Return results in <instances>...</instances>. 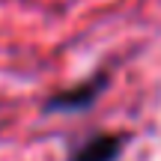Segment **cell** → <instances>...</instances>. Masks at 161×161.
Instances as JSON below:
<instances>
[{
    "instance_id": "1",
    "label": "cell",
    "mask_w": 161,
    "mask_h": 161,
    "mask_svg": "<svg viewBox=\"0 0 161 161\" xmlns=\"http://www.w3.org/2000/svg\"><path fill=\"white\" fill-rule=\"evenodd\" d=\"M108 84H110V78L104 72H98V75L86 78L84 84L72 86V90L54 92L45 102V114H80V110H90L96 104V98L108 90Z\"/></svg>"
},
{
    "instance_id": "2",
    "label": "cell",
    "mask_w": 161,
    "mask_h": 161,
    "mask_svg": "<svg viewBox=\"0 0 161 161\" xmlns=\"http://www.w3.org/2000/svg\"><path fill=\"white\" fill-rule=\"evenodd\" d=\"M125 146L122 134H96L84 146H78L75 152H69L66 161H116Z\"/></svg>"
}]
</instances>
